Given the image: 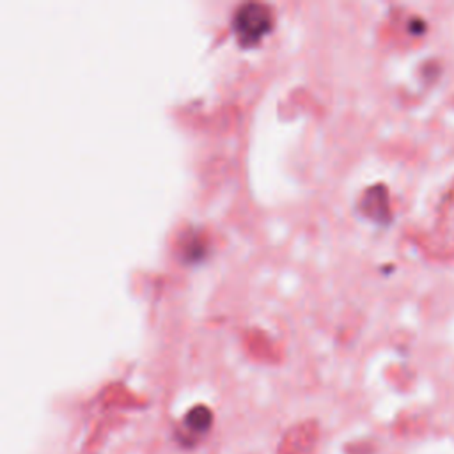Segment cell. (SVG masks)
I'll return each mask as SVG.
<instances>
[{"instance_id": "1", "label": "cell", "mask_w": 454, "mask_h": 454, "mask_svg": "<svg viewBox=\"0 0 454 454\" xmlns=\"http://www.w3.org/2000/svg\"><path fill=\"white\" fill-rule=\"evenodd\" d=\"M271 11L262 4H243L234 14V32L241 44L261 41L271 28Z\"/></svg>"}]
</instances>
